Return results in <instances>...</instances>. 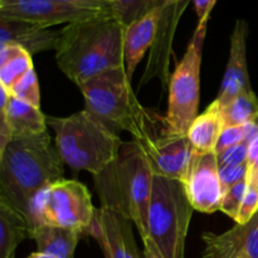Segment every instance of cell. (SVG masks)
<instances>
[{
  "label": "cell",
  "mask_w": 258,
  "mask_h": 258,
  "mask_svg": "<svg viewBox=\"0 0 258 258\" xmlns=\"http://www.w3.org/2000/svg\"><path fill=\"white\" fill-rule=\"evenodd\" d=\"M166 2H174V3H179V4H183V5H186L188 7L189 3L191 2V0H166Z\"/></svg>",
  "instance_id": "obj_36"
},
{
  "label": "cell",
  "mask_w": 258,
  "mask_h": 258,
  "mask_svg": "<svg viewBox=\"0 0 258 258\" xmlns=\"http://www.w3.org/2000/svg\"><path fill=\"white\" fill-rule=\"evenodd\" d=\"M247 190V179L234 184L223 193L221 203V212L236 221Z\"/></svg>",
  "instance_id": "obj_25"
},
{
  "label": "cell",
  "mask_w": 258,
  "mask_h": 258,
  "mask_svg": "<svg viewBox=\"0 0 258 258\" xmlns=\"http://www.w3.org/2000/svg\"><path fill=\"white\" fill-rule=\"evenodd\" d=\"M248 149L249 145L242 143L233 148L227 149L223 153L217 154L218 168H228V166H239L248 164Z\"/></svg>",
  "instance_id": "obj_26"
},
{
  "label": "cell",
  "mask_w": 258,
  "mask_h": 258,
  "mask_svg": "<svg viewBox=\"0 0 258 258\" xmlns=\"http://www.w3.org/2000/svg\"><path fill=\"white\" fill-rule=\"evenodd\" d=\"M103 14L105 13L80 9L57 0H0V17L45 28L71 24Z\"/></svg>",
  "instance_id": "obj_10"
},
{
  "label": "cell",
  "mask_w": 258,
  "mask_h": 258,
  "mask_svg": "<svg viewBox=\"0 0 258 258\" xmlns=\"http://www.w3.org/2000/svg\"><path fill=\"white\" fill-rule=\"evenodd\" d=\"M95 178L101 208L134 223L141 239L148 238V211L154 174L136 141L123 143L115 160Z\"/></svg>",
  "instance_id": "obj_3"
},
{
  "label": "cell",
  "mask_w": 258,
  "mask_h": 258,
  "mask_svg": "<svg viewBox=\"0 0 258 258\" xmlns=\"http://www.w3.org/2000/svg\"><path fill=\"white\" fill-rule=\"evenodd\" d=\"M203 258H258V212L247 223L232 227L224 233L204 232Z\"/></svg>",
  "instance_id": "obj_12"
},
{
  "label": "cell",
  "mask_w": 258,
  "mask_h": 258,
  "mask_svg": "<svg viewBox=\"0 0 258 258\" xmlns=\"http://www.w3.org/2000/svg\"><path fill=\"white\" fill-rule=\"evenodd\" d=\"M122 217L105 208H96L88 233L98 242L105 258H127L122 232Z\"/></svg>",
  "instance_id": "obj_18"
},
{
  "label": "cell",
  "mask_w": 258,
  "mask_h": 258,
  "mask_svg": "<svg viewBox=\"0 0 258 258\" xmlns=\"http://www.w3.org/2000/svg\"><path fill=\"white\" fill-rule=\"evenodd\" d=\"M29 236L27 217L0 198V258H14L17 247Z\"/></svg>",
  "instance_id": "obj_20"
},
{
  "label": "cell",
  "mask_w": 258,
  "mask_h": 258,
  "mask_svg": "<svg viewBox=\"0 0 258 258\" xmlns=\"http://www.w3.org/2000/svg\"><path fill=\"white\" fill-rule=\"evenodd\" d=\"M226 127L223 110L217 100H214L202 115L189 126L186 138L191 148L197 153H216L217 144Z\"/></svg>",
  "instance_id": "obj_17"
},
{
  "label": "cell",
  "mask_w": 258,
  "mask_h": 258,
  "mask_svg": "<svg viewBox=\"0 0 258 258\" xmlns=\"http://www.w3.org/2000/svg\"><path fill=\"white\" fill-rule=\"evenodd\" d=\"M13 97L40 108V90L34 68L28 71L9 90Z\"/></svg>",
  "instance_id": "obj_24"
},
{
  "label": "cell",
  "mask_w": 258,
  "mask_h": 258,
  "mask_svg": "<svg viewBox=\"0 0 258 258\" xmlns=\"http://www.w3.org/2000/svg\"><path fill=\"white\" fill-rule=\"evenodd\" d=\"M57 2L64 3V4L67 5L80 8V9L92 10V12L111 14L110 0H57Z\"/></svg>",
  "instance_id": "obj_30"
},
{
  "label": "cell",
  "mask_w": 258,
  "mask_h": 258,
  "mask_svg": "<svg viewBox=\"0 0 258 258\" xmlns=\"http://www.w3.org/2000/svg\"><path fill=\"white\" fill-rule=\"evenodd\" d=\"M191 2L196 8L199 22H208L217 0H191Z\"/></svg>",
  "instance_id": "obj_31"
},
{
  "label": "cell",
  "mask_w": 258,
  "mask_h": 258,
  "mask_svg": "<svg viewBox=\"0 0 258 258\" xmlns=\"http://www.w3.org/2000/svg\"><path fill=\"white\" fill-rule=\"evenodd\" d=\"M96 208L85 184L77 180L55 181L34 197L27 213L29 228L47 224L88 232Z\"/></svg>",
  "instance_id": "obj_8"
},
{
  "label": "cell",
  "mask_w": 258,
  "mask_h": 258,
  "mask_svg": "<svg viewBox=\"0 0 258 258\" xmlns=\"http://www.w3.org/2000/svg\"><path fill=\"white\" fill-rule=\"evenodd\" d=\"M54 144L64 164L93 176L112 163L125 141L105 121L87 110L67 117H48Z\"/></svg>",
  "instance_id": "obj_5"
},
{
  "label": "cell",
  "mask_w": 258,
  "mask_h": 258,
  "mask_svg": "<svg viewBox=\"0 0 258 258\" xmlns=\"http://www.w3.org/2000/svg\"><path fill=\"white\" fill-rule=\"evenodd\" d=\"M166 0H110L111 14L123 27L161 8Z\"/></svg>",
  "instance_id": "obj_22"
},
{
  "label": "cell",
  "mask_w": 258,
  "mask_h": 258,
  "mask_svg": "<svg viewBox=\"0 0 258 258\" xmlns=\"http://www.w3.org/2000/svg\"><path fill=\"white\" fill-rule=\"evenodd\" d=\"M244 143V126H226L219 138L216 148V154Z\"/></svg>",
  "instance_id": "obj_28"
},
{
  "label": "cell",
  "mask_w": 258,
  "mask_h": 258,
  "mask_svg": "<svg viewBox=\"0 0 258 258\" xmlns=\"http://www.w3.org/2000/svg\"><path fill=\"white\" fill-rule=\"evenodd\" d=\"M28 258H57L52 254H48V253H43V252H34V253L30 254Z\"/></svg>",
  "instance_id": "obj_35"
},
{
  "label": "cell",
  "mask_w": 258,
  "mask_h": 258,
  "mask_svg": "<svg viewBox=\"0 0 258 258\" xmlns=\"http://www.w3.org/2000/svg\"><path fill=\"white\" fill-rule=\"evenodd\" d=\"M161 8L153 10L145 17L140 18L125 27L123 57H125L126 72L131 80H133V76L139 63L143 60L145 53L153 47L154 42H155L161 17Z\"/></svg>",
  "instance_id": "obj_16"
},
{
  "label": "cell",
  "mask_w": 258,
  "mask_h": 258,
  "mask_svg": "<svg viewBox=\"0 0 258 258\" xmlns=\"http://www.w3.org/2000/svg\"><path fill=\"white\" fill-rule=\"evenodd\" d=\"M82 232L42 224L30 229V236L38 247V252L57 258H73Z\"/></svg>",
  "instance_id": "obj_19"
},
{
  "label": "cell",
  "mask_w": 258,
  "mask_h": 258,
  "mask_svg": "<svg viewBox=\"0 0 258 258\" xmlns=\"http://www.w3.org/2000/svg\"><path fill=\"white\" fill-rule=\"evenodd\" d=\"M239 258H249V257H247V256H242V257H239Z\"/></svg>",
  "instance_id": "obj_37"
},
{
  "label": "cell",
  "mask_w": 258,
  "mask_h": 258,
  "mask_svg": "<svg viewBox=\"0 0 258 258\" xmlns=\"http://www.w3.org/2000/svg\"><path fill=\"white\" fill-rule=\"evenodd\" d=\"M33 67L32 54L15 43L0 44V86L12 88Z\"/></svg>",
  "instance_id": "obj_21"
},
{
  "label": "cell",
  "mask_w": 258,
  "mask_h": 258,
  "mask_svg": "<svg viewBox=\"0 0 258 258\" xmlns=\"http://www.w3.org/2000/svg\"><path fill=\"white\" fill-rule=\"evenodd\" d=\"M244 126V144L249 145L258 138V113Z\"/></svg>",
  "instance_id": "obj_32"
},
{
  "label": "cell",
  "mask_w": 258,
  "mask_h": 258,
  "mask_svg": "<svg viewBox=\"0 0 258 258\" xmlns=\"http://www.w3.org/2000/svg\"><path fill=\"white\" fill-rule=\"evenodd\" d=\"M126 67L116 68L98 75L80 86L85 97L86 110L106 123L127 131L136 143L156 138L160 118L146 110L136 97Z\"/></svg>",
  "instance_id": "obj_4"
},
{
  "label": "cell",
  "mask_w": 258,
  "mask_h": 258,
  "mask_svg": "<svg viewBox=\"0 0 258 258\" xmlns=\"http://www.w3.org/2000/svg\"><path fill=\"white\" fill-rule=\"evenodd\" d=\"M0 121L7 123L13 136L35 135L47 131V116L40 108L13 97L0 86Z\"/></svg>",
  "instance_id": "obj_15"
},
{
  "label": "cell",
  "mask_w": 258,
  "mask_h": 258,
  "mask_svg": "<svg viewBox=\"0 0 258 258\" xmlns=\"http://www.w3.org/2000/svg\"><path fill=\"white\" fill-rule=\"evenodd\" d=\"M219 169V178H221L223 191L231 188L234 184L247 179V173H248V164L239 166H228V168H218Z\"/></svg>",
  "instance_id": "obj_29"
},
{
  "label": "cell",
  "mask_w": 258,
  "mask_h": 258,
  "mask_svg": "<svg viewBox=\"0 0 258 258\" xmlns=\"http://www.w3.org/2000/svg\"><path fill=\"white\" fill-rule=\"evenodd\" d=\"M222 110L226 126H243L258 113V98L253 90L246 91Z\"/></svg>",
  "instance_id": "obj_23"
},
{
  "label": "cell",
  "mask_w": 258,
  "mask_h": 258,
  "mask_svg": "<svg viewBox=\"0 0 258 258\" xmlns=\"http://www.w3.org/2000/svg\"><path fill=\"white\" fill-rule=\"evenodd\" d=\"M258 212V188L247 184V190L244 194L243 202H242L241 209H239L238 217L236 223L243 224L247 223L252 217Z\"/></svg>",
  "instance_id": "obj_27"
},
{
  "label": "cell",
  "mask_w": 258,
  "mask_h": 258,
  "mask_svg": "<svg viewBox=\"0 0 258 258\" xmlns=\"http://www.w3.org/2000/svg\"><path fill=\"white\" fill-rule=\"evenodd\" d=\"M138 144L145 154L154 175L180 180L193 154L186 135H169L164 131L156 138Z\"/></svg>",
  "instance_id": "obj_11"
},
{
  "label": "cell",
  "mask_w": 258,
  "mask_h": 258,
  "mask_svg": "<svg viewBox=\"0 0 258 258\" xmlns=\"http://www.w3.org/2000/svg\"><path fill=\"white\" fill-rule=\"evenodd\" d=\"M123 34L125 27L110 14L67 24L54 49L58 67L78 87L123 67Z\"/></svg>",
  "instance_id": "obj_1"
},
{
  "label": "cell",
  "mask_w": 258,
  "mask_h": 258,
  "mask_svg": "<svg viewBox=\"0 0 258 258\" xmlns=\"http://www.w3.org/2000/svg\"><path fill=\"white\" fill-rule=\"evenodd\" d=\"M193 212L180 180L154 175L145 239H150L161 257L184 258Z\"/></svg>",
  "instance_id": "obj_6"
},
{
  "label": "cell",
  "mask_w": 258,
  "mask_h": 258,
  "mask_svg": "<svg viewBox=\"0 0 258 258\" xmlns=\"http://www.w3.org/2000/svg\"><path fill=\"white\" fill-rule=\"evenodd\" d=\"M63 164L48 131L13 136L0 151V198L27 216L34 197L63 179Z\"/></svg>",
  "instance_id": "obj_2"
},
{
  "label": "cell",
  "mask_w": 258,
  "mask_h": 258,
  "mask_svg": "<svg viewBox=\"0 0 258 258\" xmlns=\"http://www.w3.org/2000/svg\"><path fill=\"white\" fill-rule=\"evenodd\" d=\"M144 242V258H163L158 249L154 247L150 239H143Z\"/></svg>",
  "instance_id": "obj_34"
},
{
  "label": "cell",
  "mask_w": 258,
  "mask_h": 258,
  "mask_svg": "<svg viewBox=\"0 0 258 258\" xmlns=\"http://www.w3.org/2000/svg\"><path fill=\"white\" fill-rule=\"evenodd\" d=\"M180 181L194 211L207 214L221 211L224 191L216 153L193 150Z\"/></svg>",
  "instance_id": "obj_9"
},
{
  "label": "cell",
  "mask_w": 258,
  "mask_h": 258,
  "mask_svg": "<svg viewBox=\"0 0 258 258\" xmlns=\"http://www.w3.org/2000/svg\"><path fill=\"white\" fill-rule=\"evenodd\" d=\"M247 37H248V24L246 20L238 19L232 32L228 63L222 81L221 90L216 98L222 108L228 106L241 93L252 91L248 66H247Z\"/></svg>",
  "instance_id": "obj_13"
},
{
  "label": "cell",
  "mask_w": 258,
  "mask_h": 258,
  "mask_svg": "<svg viewBox=\"0 0 258 258\" xmlns=\"http://www.w3.org/2000/svg\"><path fill=\"white\" fill-rule=\"evenodd\" d=\"M248 169L249 170H258V138L249 144Z\"/></svg>",
  "instance_id": "obj_33"
},
{
  "label": "cell",
  "mask_w": 258,
  "mask_h": 258,
  "mask_svg": "<svg viewBox=\"0 0 258 258\" xmlns=\"http://www.w3.org/2000/svg\"><path fill=\"white\" fill-rule=\"evenodd\" d=\"M59 37L60 30L0 17V44L15 43L32 55L55 49Z\"/></svg>",
  "instance_id": "obj_14"
},
{
  "label": "cell",
  "mask_w": 258,
  "mask_h": 258,
  "mask_svg": "<svg viewBox=\"0 0 258 258\" xmlns=\"http://www.w3.org/2000/svg\"><path fill=\"white\" fill-rule=\"evenodd\" d=\"M208 22H199L185 53L169 80L165 133L183 136L198 116L201 66Z\"/></svg>",
  "instance_id": "obj_7"
}]
</instances>
